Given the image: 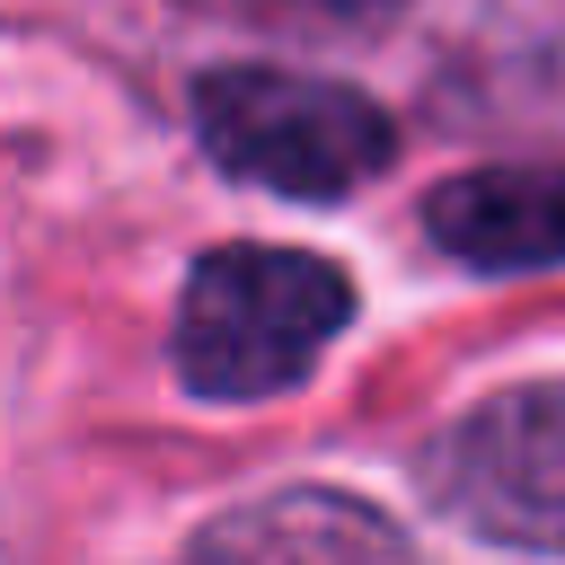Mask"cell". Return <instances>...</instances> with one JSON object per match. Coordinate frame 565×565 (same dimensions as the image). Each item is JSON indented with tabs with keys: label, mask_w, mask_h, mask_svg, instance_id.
Returning <instances> with one entry per match:
<instances>
[{
	"label": "cell",
	"mask_w": 565,
	"mask_h": 565,
	"mask_svg": "<svg viewBox=\"0 0 565 565\" xmlns=\"http://www.w3.org/2000/svg\"><path fill=\"white\" fill-rule=\"evenodd\" d=\"M344 318H353L344 265L309 247H212L177 300V380L221 406L274 397L309 380V362L335 344Z\"/></svg>",
	"instance_id": "1"
},
{
	"label": "cell",
	"mask_w": 565,
	"mask_h": 565,
	"mask_svg": "<svg viewBox=\"0 0 565 565\" xmlns=\"http://www.w3.org/2000/svg\"><path fill=\"white\" fill-rule=\"evenodd\" d=\"M194 132L230 177H247L265 194H300V203H335L397 159V124L362 88L309 79V71H265V62L203 71Z\"/></svg>",
	"instance_id": "2"
},
{
	"label": "cell",
	"mask_w": 565,
	"mask_h": 565,
	"mask_svg": "<svg viewBox=\"0 0 565 565\" xmlns=\"http://www.w3.org/2000/svg\"><path fill=\"white\" fill-rule=\"evenodd\" d=\"M424 486L477 539L565 556V380H530L459 415L433 441Z\"/></svg>",
	"instance_id": "3"
},
{
	"label": "cell",
	"mask_w": 565,
	"mask_h": 565,
	"mask_svg": "<svg viewBox=\"0 0 565 565\" xmlns=\"http://www.w3.org/2000/svg\"><path fill=\"white\" fill-rule=\"evenodd\" d=\"M177 565H415L406 530L335 486H282L194 530Z\"/></svg>",
	"instance_id": "4"
},
{
	"label": "cell",
	"mask_w": 565,
	"mask_h": 565,
	"mask_svg": "<svg viewBox=\"0 0 565 565\" xmlns=\"http://www.w3.org/2000/svg\"><path fill=\"white\" fill-rule=\"evenodd\" d=\"M424 230L441 256L477 274L565 265V168H468L424 194Z\"/></svg>",
	"instance_id": "5"
},
{
	"label": "cell",
	"mask_w": 565,
	"mask_h": 565,
	"mask_svg": "<svg viewBox=\"0 0 565 565\" xmlns=\"http://www.w3.org/2000/svg\"><path fill=\"white\" fill-rule=\"evenodd\" d=\"M318 9H380V0H318Z\"/></svg>",
	"instance_id": "6"
}]
</instances>
